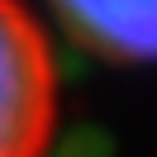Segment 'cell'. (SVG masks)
<instances>
[{"label": "cell", "instance_id": "obj_1", "mask_svg": "<svg viewBox=\"0 0 157 157\" xmlns=\"http://www.w3.org/2000/svg\"><path fill=\"white\" fill-rule=\"evenodd\" d=\"M57 128V62L24 0H0V157H43Z\"/></svg>", "mask_w": 157, "mask_h": 157}, {"label": "cell", "instance_id": "obj_2", "mask_svg": "<svg viewBox=\"0 0 157 157\" xmlns=\"http://www.w3.org/2000/svg\"><path fill=\"white\" fill-rule=\"evenodd\" d=\"M71 38L114 62H157V0H48Z\"/></svg>", "mask_w": 157, "mask_h": 157}]
</instances>
